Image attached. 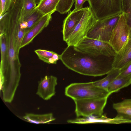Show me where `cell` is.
<instances>
[{"label":"cell","instance_id":"cell-7","mask_svg":"<svg viewBox=\"0 0 131 131\" xmlns=\"http://www.w3.org/2000/svg\"><path fill=\"white\" fill-rule=\"evenodd\" d=\"M107 98L74 100L75 112L77 117L102 116Z\"/></svg>","mask_w":131,"mask_h":131},{"label":"cell","instance_id":"cell-1","mask_svg":"<svg viewBox=\"0 0 131 131\" xmlns=\"http://www.w3.org/2000/svg\"><path fill=\"white\" fill-rule=\"evenodd\" d=\"M114 57H94L68 46L61 54L60 60L68 68L80 74L96 77L107 74L113 68Z\"/></svg>","mask_w":131,"mask_h":131},{"label":"cell","instance_id":"cell-18","mask_svg":"<svg viewBox=\"0 0 131 131\" xmlns=\"http://www.w3.org/2000/svg\"><path fill=\"white\" fill-rule=\"evenodd\" d=\"M120 69L113 68L107 74V75L101 79L93 82L95 85L107 90L108 85L119 74Z\"/></svg>","mask_w":131,"mask_h":131},{"label":"cell","instance_id":"cell-8","mask_svg":"<svg viewBox=\"0 0 131 131\" xmlns=\"http://www.w3.org/2000/svg\"><path fill=\"white\" fill-rule=\"evenodd\" d=\"M131 26L129 24L125 13L120 15L117 23L112 31L109 43L116 53L126 44L128 38Z\"/></svg>","mask_w":131,"mask_h":131},{"label":"cell","instance_id":"cell-23","mask_svg":"<svg viewBox=\"0 0 131 131\" xmlns=\"http://www.w3.org/2000/svg\"><path fill=\"white\" fill-rule=\"evenodd\" d=\"M26 33L25 29H21L19 27L16 38L15 42V51L17 54L18 56L21 43Z\"/></svg>","mask_w":131,"mask_h":131},{"label":"cell","instance_id":"cell-6","mask_svg":"<svg viewBox=\"0 0 131 131\" xmlns=\"http://www.w3.org/2000/svg\"><path fill=\"white\" fill-rule=\"evenodd\" d=\"M90 7L97 20L120 15L122 0H88Z\"/></svg>","mask_w":131,"mask_h":131},{"label":"cell","instance_id":"cell-22","mask_svg":"<svg viewBox=\"0 0 131 131\" xmlns=\"http://www.w3.org/2000/svg\"><path fill=\"white\" fill-rule=\"evenodd\" d=\"M35 52L39 59L47 63H48L49 59L52 57L55 53L53 51L40 49L35 50Z\"/></svg>","mask_w":131,"mask_h":131},{"label":"cell","instance_id":"cell-19","mask_svg":"<svg viewBox=\"0 0 131 131\" xmlns=\"http://www.w3.org/2000/svg\"><path fill=\"white\" fill-rule=\"evenodd\" d=\"M0 41L1 55L0 72L3 73L7 68V57L6 38L4 34L2 32H0Z\"/></svg>","mask_w":131,"mask_h":131},{"label":"cell","instance_id":"cell-25","mask_svg":"<svg viewBox=\"0 0 131 131\" xmlns=\"http://www.w3.org/2000/svg\"><path fill=\"white\" fill-rule=\"evenodd\" d=\"M23 7L26 15L35 8L37 5L34 0H22Z\"/></svg>","mask_w":131,"mask_h":131},{"label":"cell","instance_id":"cell-16","mask_svg":"<svg viewBox=\"0 0 131 131\" xmlns=\"http://www.w3.org/2000/svg\"><path fill=\"white\" fill-rule=\"evenodd\" d=\"M23 117L29 122L37 124L49 123L56 119L52 113L42 114L27 113Z\"/></svg>","mask_w":131,"mask_h":131},{"label":"cell","instance_id":"cell-30","mask_svg":"<svg viewBox=\"0 0 131 131\" xmlns=\"http://www.w3.org/2000/svg\"><path fill=\"white\" fill-rule=\"evenodd\" d=\"M36 2L37 4H38L39 2L42 0H34Z\"/></svg>","mask_w":131,"mask_h":131},{"label":"cell","instance_id":"cell-10","mask_svg":"<svg viewBox=\"0 0 131 131\" xmlns=\"http://www.w3.org/2000/svg\"><path fill=\"white\" fill-rule=\"evenodd\" d=\"M57 80V77L52 75H46L41 78L38 82L36 94L44 100L50 99L55 94Z\"/></svg>","mask_w":131,"mask_h":131},{"label":"cell","instance_id":"cell-21","mask_svg":"<svg viewBox=\"0 0 131 131\" xmlns=\"http://www.w3.org/2000/svg\"><path fill=\"white\" fill-rule=\"evenodd\" d=\"M75 0H59L56 11L62 14H66L70 10Z\"/></svg>","mask_w":131,"mask_h":131},{"label":"cell","instance_id":"cell-17","mask_svg":"<svg viewBox=\"0 0 131 131\" xmlns=\"http://www.w3.org/2000/svg\"><path fill=\"white\" fill-rule=\"evenodd\" d=\"M45 15L36 7L28 13L24 15L23 20L27 22L28 26L25 29L26 33Z\"/></svg>","mask_w":131,"mask_h":131},{"label":"cell","instance_id":"cell-26","mask_svg":"<svg viewBox=\"0 0 131 131\" xmlns=\"http://www.w3.org/2000/svg\"><path fill=\"white\" fill-rule=\"evenodd\" d=\"M12 0H0V16L4 15L10 7Z\"/></svg>","mask_w":131,"mask_h":131},{"label":"cell","instance_id":"cell-11","mask_svg":"<svg viewBox=\"0 0 131 131\" xmlns=\"http://www.w3.org/2000/svg\"><path fill=\"white\" fill-rule=\"evenodd\" d=\"M86 7L69 12L63 21L62 32L65 42L81 20Z\"/></svg>","mask_w":131,"mask_h":131},{"label":"cell","instance_id":"cell-31","mask_svg":"<svg viewBox=\"0 0 131 131\" xmlns=\"http://www.w3.org/2000/svg\"></svg>","mask_w":131,"mask_h":131},{"label":"cell","instance_id":"cell-9","mask_svg":"<svg viewBox=\"0 0 131 131\" xmlns=\"http://www.w3.org/2000/svg\"><path fill=\"white\" fill-rule=\"evenodd\" d=\"M120 15L98 20L89 31L86 36L109 43L113 30Z\"/></svg>","mask_w":131,"mask_h":131},{"label":"cell","instance_id":"cell-5","mask_svg":"<svg viewBox=\"0 0 131 131\" xmlns=\"http://www.w3.org/2000/svg\"><path fill=\"white\" fill-rule=\"evenodd\" d=\"M97 20L90 7H86L80 21L65 41L68 46H74L86 36Z\"/></svg>","mask_w":131,"mask_h":131},{"label":"cell","instance_id":"cell-4","mask_svg":"<svg viewBox=\"0 0 131 131\" xmlns=\"http://www.w3.org/2000/svg\"><path fill=\"white\" fill-rule=\"evenodd\" d=\"M73 46L76 50L92 57L100 56L114 57L116 54L109 43L87 36Z\"/></svg>","mask_w":131,"mask_h":131},{"label":"cell","instance_id":"cell-13","mask_svg":"<svg viewBox=\"0 0 131 131\" xmlns=\"http://www.w3.org/2000/svg\"><path fill=\"white\" fill-rule=\"evenodd\" d=\"M131 60V28L126 44L114 57L113 67L120 69Z\"/></svg>","mask_w":131,"mask_h":131},{"label":"cell","instance_id":"cell-12","mask_svg":"<svg viewBox=\"0 0 131 131\" xmlns=\"http://www.w3.org/2000/svg\"><path fill=\"white\" fill-rule=\"evenodd\" d=\"M51 13L44 15L25 35L20 49L28 45L38 34L48 25L52 19Z\"/></svg>","mask_w":131,"mask_h":131},{"label":"cell","instance_id":"cell-24","mask_svg":"<svg viewBox=\"0 0 131 131\" xmlns=\"http://www.w3.org/2000/svg\"><path fill=\"white\" fill-rule=\"evenodd\" d=\"M123 12L127 17L129 24L131 26V0H122Z\"/></svg>","mask_w":131,"mask_h":131},{"label":"cell","instance_id":"cell-20","mask_svg":"<svg viewBox=\"0 0 131 131\" xmlns=\"http://www.w3.org/2000/svg\"><path fill=\"white\" fill-rule=\"evenodd\" d=\"M59 0H42L37 4L36 8L44 15L53 13L56 11V8Z\"/></svg>","mask_w":131,"mask_h":131},{"label":"cell","instance_id":"cell-3","mask_svg":"<svg viewBox=\"0 0 131 131\" xmlns=\"http://www.w3.org/2000/svg\"><path fill=\"white\" fill-rule=\"evenodd\" d=\"M65 94L73 100L108 98L111 94L107 90L94 85L93 82L71 84L65 88Z\"/></svg>","mask_w":131,"mask_h":131},{"label":"cell","instance_id":"cell-27","mask_svg":"<svg viewBox=\"0 0 131 131\" xmlns=\"http://www.w3.org/2000/svg\"><path fill=\"white\" fill-rule=\"evenodd\" d=\"M119 75L123 77H131V60L120 69Z\"/></svg>","mask_w":131,"mask_h":131},{"label":"cell","instance_id":"cell-29","mask_svg":"<svg viewBox=\"0 0 131 131\" xmlns=\"http://www.w3.org/2000/svg\"><path fill=\"white\" fill-rule=\"evenodd\" d=\"M52 57L57 62L58 60H60V55H59L57 53H55L53 55Z\"/></svg>","mask_w":131,"mask_h":131},{"label":"cell","instance_id":"cell-28","mask_svg":"<svg viewBox=\"0 0 131 131\" xmlns=\"http://www.w3.org/2000/svg\"><path fill=\"white\" fill-rule=\"evenodd\" d=\"M88 0H75V8L74 10L83 8V5L84 3Z\"/></svg>","mask_w":131,"mask_h":131},{"label":"cell","instance_id":"cell-2","mask_svg":"<svg viewBox=\"0 0 131 131\" xmlns=\"http://www.w3.org/2000/svg\"><path fill=\"white\" fill-rule=\"evenodd\" d=\"M20 23H5L0 24V31L4 34L6 39L7 57V69L3 73L0 72L2 86L8 90L17 88L21 74V64L16 53L15 42Z\"/></svg>","mask_w":131,"mask_h":131},{"label":"cell","instance_id":"cell-15","mask_svg":"<svg viewBox=\"0 0 131 131\" xmlns=\"http://www.w3.org/2000/svg\"><path fill=\"white\" fill-rule=\"evenodd\" d=\"M131 77H123L119 74L108 85L107 90L111 94L131 84Z\"/></svg>","mask_w":131,"mask_h":131},{"label":"cell","instance_id":"cell-14","mask_svg":"<svg viewBox=\"0 0 131 131\" xmlns=\"http://www.w3.org/2000/svg\"><path fill=\"white\" fill-rule=\"evenodd\" d=\"M113 107L117 113V116L131 120V99H125L113 104Z\"/></svg>","mask_w":131,"mask_h":131}]
</instances>
